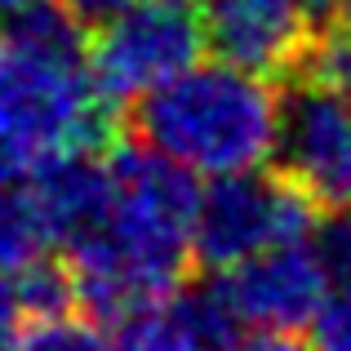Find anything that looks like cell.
<instances>
[{
    "instance_id": "1",
    "label": "cell",
    "mask_w": 351,
    "mask_h": 351,
    "mask_svg": "<svg viewBox=\"0 0 351 351\" xmlns=\"http://www.w3.org/2000/svg\"><path fill=\"white\" fill-rule=\"evenodd\" d=\"M107 214L85 240L67 249L76 302L94 320H125L129 311L182 285L196 258V173L134 143L107 160Z\"/></svg>"
},
{
    "instance_id": "2",
    "label": "cell",
    "mask_w": 351,
    "mask_h": 351,
    "mask_svg": "<svg viewBox=\"0 0 351 351\" xmlns=\"http://www.w3.org/2000/svg\"><path fill=\"white\" fill-rule=\"evenodd\" d=\"M112 107L98 98L85 36L67 5L0 18V178L98 152Z\"/></svg>"
},
{
    "instance_id": "3",
    "label": "cell",
    "mask_w": 351,
    "mask_h": 351,
    "mask_svg": "<svg viewBox=\"0 0 351 351\" xmlns=\"http://www.w3.org/2000/svg\"><path fill=\"white\" fill-rule=\"evenodd\" d=\"M134 107L138 143L196 178L267 169L276 156L280 98L267 76L227 58H196Z\"/></svg>"
},
{
    "instance_id": "4",
    "label": "cell",
    "mask_w": 351,
    "mask_h": 351,
    "mask_svg": "<svg viewBox=\"0 0 351 351\" xmlns=\"http://www.w3.org/2000/svg\"><path fill=\"white\" fill-rule=\"evenodd\" d=\"M205 27L178 0H129L112 14L94 18L85 36V58L94 89L112 112L143 103L152 89L173 80L200 58Z\"/></svg>"
},
{
    "instance_id": "5",
    "label": "cell",
    "mask_w": 351,
    "mask_h": 351,
    "mask_svg": "<svg viewBox=\"0 0 351 351\" xmlns=\"http://www.w3.org/2000/svg\"><path fill=\"white\" fill-rule=\"evenodd\" d=\"M316 232V205L293 182L263 169L209 178L196 200V258L214 271L245 263L263 249L307 240Z\"/></svg>"
},
{
    "instance_id": "6",
    "label": "cell",
    "mask_w": 351,
    "mask_h": 351,
    "mask_svg": "<svg viewBox=\"0 0 351 351\" xmlns=\"http://www.w3.org/2000/svg\"><path fill=\"white\" fill-rule=\"evenodd\" d=\"M280 178L316 205V214L351 209V94L302 80L280 98L276 156Z\"/></svg>"
},
{
    "instance_id": "7",
    "label": "cell",
    "mask_w": 351,
    "mask_h": 351,
    "mask_svg": "<svg viewBox=\"0 0 351 351\" xmlns=\"http://www.w3.org/2000/svg\"><path fill=\"white\" fill-rule=\"evenodd\" d=\"M232 316L236 329H293L311 325L325 307L334 276L320 258L316 240H289V245L263 249L245 263L227 267L218 285H209Z\"/></svg>"
},
{
    "instance_id": "8",
    "label": "cell",
    "mask_w": 351,
    "mask_h": 351,
    "mask_svg": "<svg viewBox=\"0 0 351 351\" xmlns=\"http://www.w3.org/2000/svg\"><path fill=\"white\" fill-rule=\"evenodd\" d=\"M329 0H205V40L218 58L258 76L298 67L320 32Z\"/></svg>"
},
{
    "instance_id": "9",
    "label": "cell",
    "mask_w": 351,
    "mask_h": 351,
    "mask_svg": "<svg viewBox=\"0 0 351 351\" xmlns=\"http://www.w3.org/2000/svg\"><path fill=\"white\" fill-rule=\"evenodd\" d=\"M236 325L214 289L165 293L120 320L116 351H223Z\"/></svg>"
},
{
    "instance_id": "10",
    "label": "cell",
    "mask_w": 351,
    "mask_h": 351,
    "mask_svg": "<svg viewBox=\"0 0 351 351\" xmlns=\"http://www.w3.org/2000/svg\"><path fill=\"white\" fill-rule=\"evenodd\" d=\"M53 227L32 178H0V280L53 254Z\"/></svg>"
},
{
    "instance_id": "11",
    "label": "cell",
    "mask_w": 351,
    "mask_h": 351,
    "mask_svg": "<svg viewBox=\"0 0 351 351\" xmlns=\"http://www.w3.org/2000/svg\"><path fill=\"white\" fill-rule=\"evenodd\" d=\"M23 351H116V338L107 334L94 316L58 311V316L36 320V325L27 329Z\"/></svg>"
},
{
    "instance_id": "12",
    "label": "cell",
    "mask_w": 351,
    "mask_h": 351,
    "mask_svg": "<svg viewBox=\"0 0 351 351\" xmlns=\"http://www.w3.org/2000/svg\"><path fill=\"white\" fill-rule=\"evenodd\" d=\"M302 62H307V80H320V85H334L343 89V94H351V36L338 32L325 36V40H311V49L302 53Z\"/></svg>"
},
{
    "instance_id": "13",
    "label": "cell",
    "mask_w": 351,
    "mask_h": 351,
    "mask_svg": "<svg viewBox=\"0 0 351 351\" xmlns=\"http://www.w3.org/2000/svg\"><path fill=\"white\" fill-rule=\"evenodd\" d=\"M316 249H320V258H325L334 285H347L351 280V209H343V214L320 232Z\"/></svg>"
},
{
    "instance_id": "14",
    "label": "cell",
    "mask_w": 351,
    "mask_h": 351,
    "mask_svg": "<svg viewBox=\"0 0 351 351\" xmlns=\"http://www.w3.org/2000/svg\"><path fill=\"white\" fill-rule=\"evenodd\" d=\"M36 320L23 311V302L9 293V285L0 280V351H23L27 343V329H32Z\"/></svg>"
},
{
    "instance_id": "15",
    "label": "cell",
    "mask_w": 351,
    "mask_h": 351,
    "mask_svg": "<svg viewBox=\"0 0 351 351\" xmlns=\"http://www.w3.org/2000/svg\"><path fill=\"white\" fill-rule=\"evenodd\" d=\"M223 351H311L307 343H298L293 334H285V329H249V334H232V343Z\"/></svg>"
},
{
    "instance_id": "16",
    "label": "cell",
    "mask_w": 351,
    "mask_h": 351,
    "mask_svg": "<svg viewBox=\"0 0 351 351\" xmlns=\"http://www.w3.org/2000/svg\"><path fill=\"white\" fill-rule=\"evenodd\" d=\"M62 5L71 9L76 18H103V14H112V9H120V5H129V0H62Z\"/></svg>"
},
{
    "instance_id": "17",
    "label": "cell",
    "mask_w": 351,
    "mask_h": 351,
    "mask_svg": "<svg viewBox=\"0 0 351 351\" xmlns=\"http://www.w3.org/2000/svg\"><path fill=\"white\" fill-rule=\"evenodd\" d=\"M329 5H334V27L351 36V0H329Z\"/></svg>"
},
{
    "instance_id": "18",
    "label": "cell",
    "mask_w": 351,
    "mask_h": 351,
    "mask_svg": "<svg viewBox=\"0 0 351 351\" xmlns=\"http://www.w3.org/2000/svg\"><path fill=\"white\" fill-rule=\"evenodd\" d=\"M45 5V0H0V18H14V14H27V9Z\"/></svg>"
},
{
    "instance_id": "19",
    "label": "cell",
    "mask_w": 351,
    "mask_h": 351,
    "mask_svg": "<svg viewBox=\"0 0 351 351\" xmlns=\"http://www.w3.org/2000/svg\"><path fill=\"white\" fill-rule=\"evenodd\" d=\"M178 5H196V0H178Z\"/></svg>"
}]
</instances>
